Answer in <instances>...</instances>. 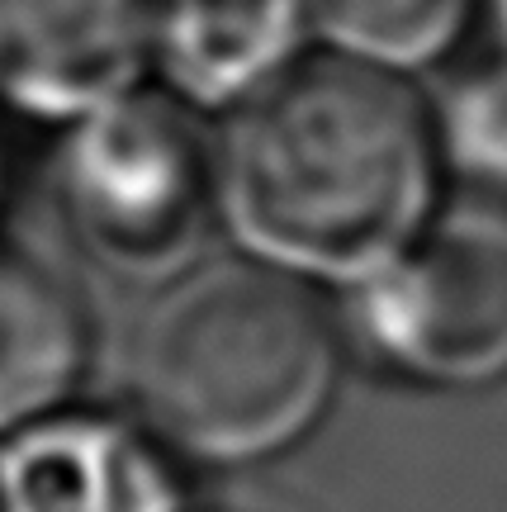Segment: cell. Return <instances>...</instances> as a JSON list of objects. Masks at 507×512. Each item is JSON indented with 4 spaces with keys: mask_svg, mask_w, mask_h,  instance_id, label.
Wrapping results in <instances>:
<instances>
[{
    "mask_svg": "<svg viewBox=\"0 0 507 512\" xmlns=\"http://www.w3.org/2000/svg\"><path fill=\"white\" fill-rule=\"evenodd\" d=\"M436 185L432 105L403 72L332 48L285 67L218 138V223L308 285H356L413 247Z\"/></svg>",
    "mask_w": 507,
    "mask_h": 512,
    "instance_id": "1",
    "label": "cell"
},
{
    "mask_svg": "<svg viewBox=\"0 0 507 512\" xmlns=\"http://www.w3.org/2000/svg\"><path fill=\"white\" fill-rule=\"evenodd\" d=\"M342 380V323L299 275L256 256L166 280L138 328L128 413L190 470H242L323 422Z\"/></svg>",
    "mask_w": 507,
    "mask_h": 512,
    "instance_id": "2",
    "label": "cell"
},
{
    "mask_svg": "<svg viewBox=\"0 0 507 512\" xmlns=\"http://www.w3.org/2000/svg\"><path fill=\"white\" fill-rule=\"evenodd\" d=\"M53 209L91 266L176 280L218 223V138L204 114L147 81L57 128Z\"/></svg>",
    "mask_w": 507,
    "mask_h": 512,
    "instance_id": "3",
    "label": "cell"
},
{
    "mask_svg": "<svg viewBox=\"0 0 507 512\" xmlns=\"http://www.w3.org/2000/svg\"><path fill=\"white\" fill-rule=\"evenodd\" d=\"M342 337L417 389L507 380V238L493 228L422 233L375 275L346 285Z\"/></svg>",
    "mask_w": 507,
    "mask_h": 512,
    "instance_id": "4",
    "label": "cell"
},
{
    "mask_svg": "<svg viewBox=\"0 0 507 512\" xmlns=\"http://www.w3.org/2000/svg\"><path fill=\"white\" fill-rule=\"evenodd\" d=\"M157 0H0V105L67 128L152 81Z\"/></svg>",
    "mask_w": 507,
    "mask_h": 512,
    "instance_id": "5",
    "label": "cell"
},
{
    "mask_svg": "<svg viewBox=\"0 0 507 512\" xmlns=\"http://www.w3.org/2000/svg\"><path fill=\"white\" fill-rule=\"evenodd\" d=\"M5 512H200L195 470L133 413L76 403L0 441Z\"/></svg>",
    "mask_w": 507,
    "mask_h": 512,
    "instance_id": "6",
    "label": "cell"
},
{
    "mask_svg": "<svg viewBox=\"0 0 507 512\" xmlns=\"http://www.w3.org/2000/svg\"><path fill=\"white\" fill-rule=\"evenodd\" d=\"M95 347L91 299L43 256L0 238V441L76 408Z\"/></svg>",
    "mask_w": 507,
    "mask_h": 512,
    "instance_id": "7",
    "label": "cell"
},
{
    "mask_svg": "<svg viewBox=\"0 0 507 512\" xmlns=\"http://www.w3.org/2000/svg\"><path fill=\"white\" fill-rule=\"evenodd\" d=\"M304 0H157L152 81L200 114H233L308 53Z\"/></svg>",
    "mask_w": 507,
    "mask_h": 512,
    "instance_id": "8",
    "label": "cell"
},
{
    "mask_svg": "<svg viewBox=\"0 0 507 512\" xmlns=\"http://www.w3.org/2000/svg\"><path fill=\"white\" fill-rule=\"evenodd\" d=\"M479 0H304L308 34L323 48L389 72H413L460 43Z\"/></svg>",
    "mask_w": 507,
    "mask_h": 512,
    "instance_id": "9",
    "label": "cell"
},
{
    "mask_svg": "<svg viewBox=\"0 0 507 512\" xmlns=\"http://www.w3.org/2000/svg\"><path fill=\"white\" fill-rule=\"evenodd\" d=\"M441 176H455L474 195L507 204V57L489 53L451 76L432 105Z\"/></svg>",
    "mask_w": 507,
    "mask_h": 512,
    "instance_id": "10",
    "label": "cell"
},
{
    "mask_svg": "<svg viewBox=\"0 0 507 512\" xmlns=\"http://www.w3.org/2000/svg\"><path fill=\"white\" fill-rule=\"evenodd\" d=\"M19 119L5 105H0V238H5V219L15 214V200H19Z\"/></svg>",
    "mask_w": 507,
    "mask_h": 512,
    "instance_id": "11",
    "label": "cell"
},
{
    "mask_svg": "<svg viewBox=\"0 0 507 512\" xmlns=\"http://www.w3.org/2000/svg\"><path fill=\"white\" fill-rule=\"evenodd\" d=\"M484 15H489V34H493V53L507 57V0H479Z\"/></svg>",
    "mask_w": 507,
    "mask_h": 512,
    "instance_id": "12",
    "label": "cell"
},
{
    "mask_svg": "<svg viewBox=\"0 0 507 512\" xmlns=\"http://www.w3.org/2000/svg\"><path fill=\"white\" fill-rule=\"evenodd\" d=\"M0 512H5V503H0Z\"/></svg>",
    "mask_w": 507,
    "mask_h": 512,
    "instance_id": "13",
    "label": "cell"
}]
</instances>
